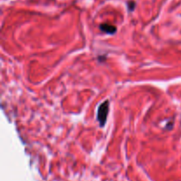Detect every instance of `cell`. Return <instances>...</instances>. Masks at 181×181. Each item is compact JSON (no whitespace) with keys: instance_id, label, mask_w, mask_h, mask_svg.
<instances>
[{"instance_id":"cell-1","label":"cell","mask_w":181,"mask_h":181,"mask_svg":"<svg viewBox=\"0 0 181 181\" xmlns=\"http://www.w3.org/2000/svg\"><path fill=\"white\" fill-rule=\"evenodd\" d=\"M109 108H110L109 100H105L99 106L98 114H97V120L100 122V125L102 127L104 125L107 121V116H108L109 114Z\"/></svg>"},{"instance_id":"cell-2","label":"cell","mask_w":181,"mask_h":181,"mask_svg":"<svg viewBox=\"0 0 181 181\" xmlns=\"http://www.w3.org/2000/svg\"><path fill=\"white\" fill-rule=\"evenodd\" d=\"M100 29L103 32L107 33V34H114L117 31L116 26L112 24H109V23H103L100 25Z\"/></svg>"},{"instance_id":"cell-3","label":"cell","mask_w":181,"mask_h":181,"mask_svg":"<svg viewBox=\"0 0 181 181\" xmlns=\"http://www.w3.org/2000/svg\"><path fill=\"white\" fill-rule=\"evenodd\" d=\"M135 5H136V3H135L134 1H129V2L127 3V7H128V10L130 11V12L134 10Z\"/></svg>"}]
</instances>
